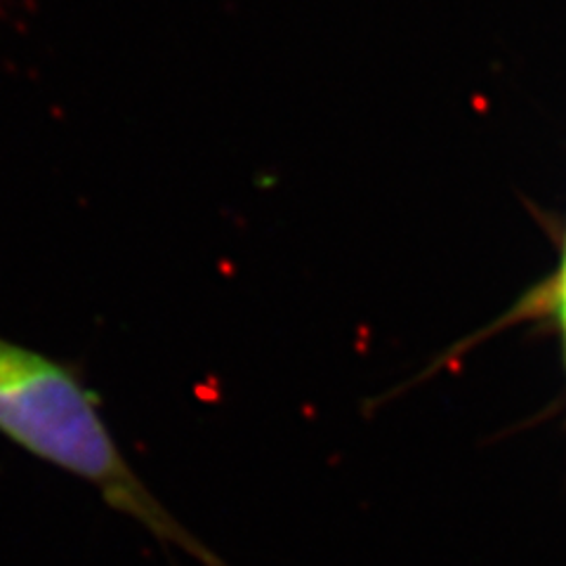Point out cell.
I'll return each instance as SVG.
<instances>
[{
    "mask_svg": "<svg viewBox=\"0 0 566 566\" xmlns=\"http://www.w3.org/2000/svg\"><path fill=\"white\" fill-rule=\"evenodd\" d=\"M0 434L81 482L102 501L208 566H222L170 512L123 455L99 397L76 364L0 335Z\"/></svg>",
    "mask_w": 566,
    "mask_h": 566,
    "instance_id": "6da1fadb",
    "label": "cell"
}]
</instances>
